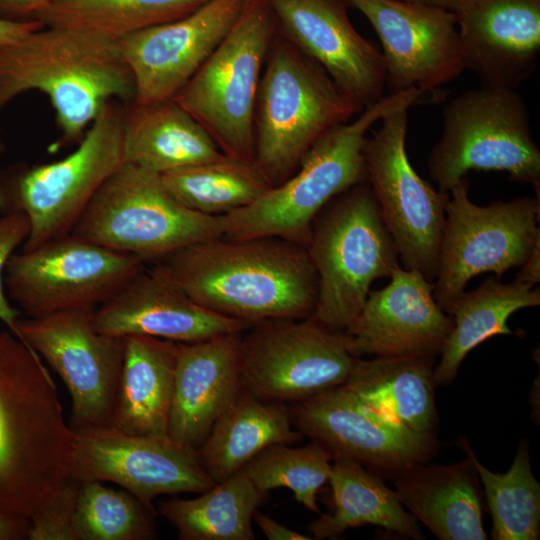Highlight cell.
Segmentation results:
<instances>
[{
    "label": "cell",
    "mask_w": 540,
    "mask_h": 540,
    "mask_svg": "<svg viewBox=\"0 0 540 540\" xmlns=\"http://www.w3.org/2000/svg\"><path fill=\"white\" fill-rule=\"evenodd\" d=\"M253 520L269 540H311V536L301 534L263 514L258 509L254 512Z\"/></svg>",
    "instance_id": "41"
},
{
    "label": "cell",
    "mask_w": 540,
    "mask_h": 540,
    "mask_svg": "<svg viewBox=\"0 0 540 540\" xmlns=\"http://www.w3.org/2000/svg\"><path fill=\"white\" fill-rule=\"evenodd\" d=\"M463 178L449 191L441 235L434 298L445 311L482 273L497 278L521 267L540 241V199L521 197L480 206Z\"/></svg>",
    "instance_id": "11"
},
{
    "label": "cell",
    "mask_w": 540,
    "mask_h": 540,
    "mask_svg": "<svg viewBox=\"0 0 540 540\" xmlns=\"http://www.w3.org/2000/svg\"><path fill=\"white\" fill-rule=\"evenodd\" d=\"M125 339L111 426L132 435L168 436L178 342L145 335Z\"/></svg>",
    "instance_id": "27"
},
{
    "label": "cell",
    "mask_w": 540,
    "mask_h": 540,
    "mask_svg": "<svg viewBox=\"0 0 540 540\" xmlns=\"http://www.w3.org/2000/svg\"><path fill=\"white\" fill-rule=\"evenodd\" d=\"M189 499L161 501L157 512L181 540H254V512L267 493L240 469L226 480Z\"/></svg>",
    "instance_id": "32"
},
{
    "label": "cell",
    "mask_w": 540,
    "mask_h": 540,
    "mask_svg": "<svg viewBox=\"0 0 540 540\" xmlns=\"http://www.w3.org/2000/svg\"><path fill=\"white\" fill-rule=\"evenodd\" d=\"M277 30L315 60L360 110L384 97L381 51L352 25L345 0H267Z\"/></svg>",
    "instance_id": "20"
},
{
    "label": "cell",
    "mask_w": 540,
    "mask_h": 540,
    "mask_svg": "<svg viewBox=\"0 0 540 540\" xmlns=\"http://www.w3.org/2000/svg\"><path fill=\"white\" fill-rule=\"evenodd\" d=\"M400 1L435 5V6H440V7L450 9L454 0H400Z\"/></svg>",
    "instance_id": "45"
},
{
    "label": "cell",
    "mask_w": 540,
    "mask_h": 540,
    "mask_svg": "<svg viewBox=\"0 0 540 540\" xmlns=\"http://www.w3.org/2000/svg\"><path fill=\"white\" fill-rule=\"evenodd\" d=\"M292 425L332 458L355 460L383 479L429 462L439 449L433 433L416 432L364 405L342 385L293 403Z\"/></svg>",
    "instance_id": "16"
},
{
    "label": "cell",
    "mask_w": 540,
    "mask_h": 540,
    "mask_svg": "<svg viewBox=\"0 0 540 540\" xmlns=\"http://www.w3.org/2000/svg\"><path fill=\"white\" fill-rule=\"evenodd\" d=\"M302 437L292 428L286 404L265 402L241 389L195 454L207 475L220 483L264 448L272 444L289 445Z\"/></svg>",
    "instance_id": "29"
},
{
    "label": "cell",
    "mask_w": 540,
    "mask_h": 540,
    "mask_svg": "<svg viewBox=\"0 0 540 540\" xmlns=\"http://www.w3.org/2000/svg\"><path fill=\"white\" fill-rule=\"evenodd\" d=\"M376 32L391 93L422 95L465 70L456 22L444 7L400 0H345Z\"/></svg>",
    "instance_id": "18"
},
{
    "label": "cell",
    "mask_w": 540,
    "mask_h": 540,
    "mask_svg": "<svg viewBox=\"0 0 540 540\" xmlns=\"http://www.w3.org/2000/svg\"><path fill=\"white\" fill-rule=\"evenodd\" d=\"M43 26V23L38 20L12 21L0 18V47L12 43Z\"/></svg>",
    "instance_id": "42"
},
{
    "label": "cell",
    "mask_w": 540,
    "mask_h": 540,
    "mask_svg": "<svg viewBox=\"0 0 540 540\" xmlns=\"http://www.w3.org/2000/svg\"><path fill=\"white\" fill-rule=\"evenodd\" d=\"M157 512L124 489L99 481L80 482L75 512L76 540H149Z\"/></svg>",
    "instance_id": "36"
},
{
    "label": "cell",
    "mask_w": 540,
    "mask_h": 540,
    "mask_svg": "<svg viewBox=\"0 0 540 540\" xmlns=\"http://www.w3.org/2000/svg\"><path fill=\"white\" fill-rule=\"evenodd\" d=\"M160 177L182 205L209 216L244 208L271 188L254 161L225 154Z\"/></svg>",
    "instance_id": "33"
},
{
    "label": "cell",
    "mask_w": 540,
    "mask_h": 540,
    "mask_svg": "<svg viewBox=\"0 0 540 540\" xmlns=\"http://www.w3.org/2000/svg\"><path fill=\"white\" fill-rule=\"evenodd\" d=\"M73 234L31 250L15 252L4 276L6 293L30 318L95 309L126 285L145 265Z\"/></svg>",
    "instance_id": "14"
},
{
    "label": "cell",
    "mask_w": 540,
    "mask_h": 540,
    "mask_svg": "<svg viewBox=\"0 0 540 540\" xmlns=\"http://www.w3.org/2000/svg\"><path fill=\"white\" fill-rule=\"evenodd\" d=\"M354 359L344 332L310 317L265 320L241 333V387L265 402L293 404L342 385Z\"/></svg>",
    "instance_id": "12"
},
{
    "label": "cell",
    "mask_w": 540,
    "mask_h": 540,
    "mask_svg": "<svg viewBox=\"0 0 540 540\" xmlns=\"http://www.w3.org/2000/svg\"><path fill=\"white\" fill-rule=\"evenodd\" d=\"M332 455L313 441L302 447L272 444L248 461L241 469L261 491L288 488L296 501L320 514L316 502L318 490L329 482Z\"/></svg>",
    "instance_id": "37"
},
{
    "label": "cell",
    "mask_w": 540,
    "mask_h": 540,
    "mask_svg": "<svg viewBox=\"0 0 540 540\" xmlns=\"http://www.w3.org/2000/svg\"><path fill=\"white\" fill-rule=\"evenodd\" d=\"M4 152H5V145H4V142L0 139V157L3 155Z\"/></svg>",
    "instance_id": "46"
},
{
    "label": "cell",
    "mask_w": 540,
    "mask_h": 540,
    "mask_svg": "<svg viewBox=\"0 0 540 540\" xmlns=\"http://www.w3.org/2000/svg\"><path fill=\"white\" fill-rule=\"evenodd\" d=\"M79 481L67 480L61 489L30 518L29 540H76L74 520Z\"/></svg>",
    "instance_id": "38"
},
{
    "label": "cell",
    "mask_w": 540,
    "mask_h": 540,
    "mask_svg": "<svg viewBox=\"0 0 540 540\" xmlns=\"http://www.w3.org/2000/svg\"><path fill=\"white\" fill-rule=\"evenodd\" d=\"M515 280L531 286L540 281V241L533 247Z\"/></svg>",
    "instance_id": "43"
},
{
    "label": "cell",
    "mask_w": 540,
    "mask_h": 540,
    "mask_svg": "<svg viewBox=\"0 0 540 540\" xmlns=\"http://www.w3.org/2000/svg\"><path fill=\"white\" fill-rule=\"evenodd\" d=\"M276 29L267 0H249L225 38L173 98L227 156L254 161L257 95Z\"/></svg>",
    "instance_id": "9"
},
{
    "label": "cell",
    "mask_w": 540,
    "mask_h": 540,
    "mask_svg": "<svg viewBox=\"0 0 540 540\" xmlns=\"http://www.w3.org/2000/svg\"><path fill=\"white\" fill-rule=\"evenodd\" d=\"M76 435L41 357L0 332V517L28 520L70 479Z\"/></svg>",
    "instance_id": "2"
},
{
    "label": "cell",
    "mask_w": 540,
    "mask_h": 540,
    "mask_svg": "<svg viewBox=\"0 0 540 540\" xmlns=\"http://www.w3.org/2000/svg\"><path fill=\"white\" fill-rule=\"evenodd\" d=\"M431 179L449 193L470 170L505 171L539 193L540 150L517 89L481 86L462 92L443 111V130L428 160Z\"/></svg>",
    "instance_id": "8"
},
{
    "label": "cell",
    "mask_w": 540,
    "mask_h": 540,
    "mask_svg": "<svg viewBox=\"0 0 540 540\" xmlns=\"http://www.w3.org/2000/svg\"><path fill=\"white\" fill-rule=\"evenodd\" d=\"M361 111L321 65L276 29L255 107L254 162L274 187L296 171L323 134Z\"/></svg>",
    "instance_id": "5"
},
{
    "label": "cell",
    "mask_w": 540,
    "mask_h": 540,
    "mask_svg": "<svg viewBox=\"0 0 540 540\" xmlns=\"http://www.w3.org/2000/svg\"><path fill=\"white\" fill-rule=\"evenodd\" d=\"M249 0H210L191 14L117 40L134 102L173 99L231 30Z\"/></svg>",
    "instance_id": "19"
},
{
    "label": "cell",
    "mask_w": 540,
    "mask_h": 540,
    "mask_svg": "<svg viewBox=\"0 0 540 540\" xmlns=\"http://www.w3.org/2000/svg\"><path fill=\"white\" fill-rule=\"evenodd\" d=\"M71 234L150 263L188 244L223 236V215L188 209L160 175L124 163L96 192Z\"/></svg>",
    "instance_id": "10"
},
{
    "label": "cell",
    "mask_w": 540,
    "mask_h": 540,
    "mask_svg": "<svg viewBox=\"0 0 540 540\" xmlns=\"http://www.w3.org/2000/svg\"><path fill=\"white\" fill-rule=\"evenodd\" d=\"M408 110L388 114L366 138V179L402 267L417 270L434 282L449 193L436 190L410 163Z\"/></svg>",
    "instance_id": "13"
},
{
    "label": "cell",
    "mask_w": 540,
    "mask_h": 540,
    "mask_svg": "<svg viewBox=\"0 0 540 540\" xmlns=\"http://www.w3.org/2000/svg\"><path fill=\"white\" fill-rule=\"evenodd\" d=\"M92 322L97 331L111 336L145 335L181 343L251 327L199 305L151 264L97 306Z\"/></svg>",
    "instance_id": "23"
},
{
    "label": "cell",
    "mask_w": 540,
    "mask_h": 540,
    "mask_svg": "<svg viewBox=\"0 0 540 540\" xmlns=\"http://www.w3.org/2000/svg\"><path fill=\"white\" fill-rule=\"evenodd\" d=\"M329 483L334 510L308 525L313 539H335L346 530L370 524L405 538L422 539L418 520L406 511L395 490L359 462L334 458Z\"/></svg>",
    "instance_id": "31"
},
{
    "label": "cell",
    "mask_w": 540,
    "mask_h": 540,
    "mask_svg": "<svg viewBox=\"0 0 540 540\" xmlns=\"http://www.w3.org/2000/svg\"><path fill=\"white\" fill-rule=\"evenodd\" d=\"M51 0H0V18L12 21L34 20Z\"/></svg>",
    "instance_id": "40"
},
{
    "label": "cell",
    "mask_w": 540,
    "mask_h": 540,
    "mask_svg": "<svg viewBox=\"0 0 540 540\" xmlns=\"http://www.w3.org/2000/svg\"><path fill=\"white\" fill-rule=\"evenodd\" d=\"M410 89L391 93L366 106L355 119L323 134L296 171L252 204L223 215V237L242 240L273 236L308 244L312 223L334 197L366 179L363 148L378 121L418 103Z\"/></svg>",
    "instance_id": "4"
},
{
    "label": "cell",
    "mask_w": 540,
    "mask_h": 540,
    "mask_svg": "<svg viewBox=\"0 0 540 540\" xmlns=\"http://www.w3.org/2000/svg\"><path fill=\"white\" fill-rule=\"evenodd\" d=\"M210 0H51L34 20L92 31L113 40L181 19Z\"/></svg>",
    "instance_id": "34"
},
{
    "label": "cell",
    "mask_w": 540,
    "mask_h": 540,
    "mask_svg": "<svg viewBox=\"0 0 540 540\" xmlns=\"http://www.w3.org/2000/svg\"><path fill=\"white\" fill-rule=\"evenodd\" d=\"M465 69L481 86L518 89L537 69L540 0H454Z\"/></svg>",
    "instance_id": "22"
},
{
    "label": "cell",
    "mask_w": 540,
    "mask_h": 540,
    "mask_svg": "<svg viewBox=\"0 0 540 540\" xmlns=\"http://www.w3.org/2000/svg\"><path fill=\"white\" fill-rule=\"evenodd\" d=\"M538 305L539 287L516 280L502 283L496 276L488 277L474 290L464 291L445 310L453 328L434 367L435 387L451 384L467 354L492 336H521V331L509 328L508 318L522 308Z\"/></svg>",
    "instance_id": "30"
},
{
    "label": "cell",
    "mask_w": 540,
    "mask_h": 540,
    "mask_svg": "<svg viewBox=\"0 0 540 540\" xmlns=\"http://www.w3.org/2000/svg\"><path fill=\"white\" fill-rule=\"evenodd\" d=\"M242 332L178 342L168 436L196 450L241 391Z\"/></svg>",
    "instance_id": "24"
},
{
    "label": "cell",
    "mask_w": 540,
    "mask_h": 540,
    "mask_svg": "<svg viewBox=\"0 0 540 540\" xmlns=\"http://www.w3.org/2000/svg\"><path fill=\"white\" fill-rule=\"evenodd\" d=\"M123 149L125 163L158 175L223 155L206 130L174 99L125 103Z\"/></svg>",
    "instance_id": "26"
},
{
    "label": "cell",
    "mask_w": 540,
    "mask_h": 540,
    "mask_svg": "<svg viewBox=\"0 0 540 540\" xmlns=\"http://www.w3.org/2000/svg\"><path fill=\"white\" fill-rule=\"evenodd\" d=\"M306 248L318 277V299L310 318L338 332L358 316L371 284L400 266L367 180L323 207Z\"/></svg>",
    "instance_id": "6"
},
{
    "label": "cell",
    "mask_w": 540,
    "mask_h": 540,
    "mask_svg": "<svg viewBox=\"0 0 540 540\" xmlns=\"http://www.w3.org/2000/svg\"><path fill=\"white\" fill-rule=\"evenodd\" d=\"M435 358L355 357L342 386L378 414L416 432L434 434L438 423Z\"/></svg>",
    "instance_id": "28"
},
{
    "label": "cell",
    "mask_w": 540,
    "mask_h": 540,
    "mask_svg": "<svg viewBox=\"0 0 540 540\" xmlns=\"http://www.w3.org/2000/svg\"><path fill=\"white\" fill-rule=\"evenodd\" d=\"M402 504L440 540H485L477 472L457 463L416 464L393 479Z\"/></svg>",
    "instance_id": "25"
},
{
    "label": "cell",
    "mask_w": 540,
    "mask_h": 540,
    "mask_svg": "<svg viewBox=\"0 0 540 540\" xmlns=\"http://www.w3.org/2000/svg\"><path fill=\"white\" fill-rule=\"evenodd\" d=\"M30 521L0 517V540L27 539Z\"/></svg>",
    "instance_id": "44"
},
{
    "label": "cell",
    "mask_w": 540,
    "mask_h": 540,
    "mask_svg": "<svg viewBox=\"0 0 540 540\" xmlns=\"http://www.w3.org/2000/svg\"><path fill=\"white\" fill-rule=\"evenodd\" d=\"M70 478L79 482L109 481L157 512L159 495L202 493L216 483L200 465L195 450L169 436H141L112 426L74 431Z\"/></svg>",
    "instance_id": "17"
},
{
    "label": "cell",
    "mask_w": 540,
    "mask_h": 540,
    "mask_svg": "<svg viewBox=\"0 0 540 540\" xmlns=\"http://www.w3.org/2000/svg\"><path fill=\"white\" fill-rule=\"evenodd\" d=\"M204 308L253 325L306 319L318 299L307 248L279 237L197 241L150 263Z\"/></svg>",
    "instance_id": "1"
},
{
    "label": "cell",
    "mask_w": 540,
    "mask_h": 540,
    "mask_svg": "<svg viewBox=\"0 0 540 540\" xmlns=\"http://www.w3.org/2000/svg\"><path fill=\"white\" fill-rule=\"evenodd\" d=\"M30 226L23 214H1L0 216V321L9 331L18 337L17 322L19 311L12 306L6 295L4 276L7 263L17 248L24 244L29 234Z\"/></svg>",
    "instance_id": "39"
},
{
    "label": "cell",
    "mask_w": 540,
    "mask_h": 540,
    "mask_svg": "<svg viewBox=\"0 0 540 540\" xmlns=\"http://www.w3.org/2000/svg\"><path fill=\"white\" fill-rule=\"evenodd\" d=\"M90 308L19 319L18 338L61 377L72 400L73 431L111 426L124 362L125 337L97 331Z\"/></svg>",
    "instance_id": "15"
},
{
    "label": "cell",
    "mask_w": 540,
    "mask_h": 540,
    "mask_svg": "<svg viewBox=\"0 0 540 540\" xmlns=\"http://www.w3.org/2000/svg\"><path fill=\"white\" fill-rule=\"evenodd\" d=\"M45 94L62 142H79L110 100L131 103L136 87L117 41L70 27L43 26L0 47V114L18 95Z\"/></svg>",
    "instance_id": "3"
},
{
    "label": "cell",
    "mask_w": 540,
    "mask_h": 540,
    "mask_svg": "<svg viewBox=\"0 0 540 540\" xmlns=\"http://www.w3.org/2000/svg\"><path fill=\"white\" fill-rule=\"evenodd\" d=\"M434 284L398 266L390 282L370 291L355 320L344 331L354 357L438 356L453 320L436 302Z\"/></svg>",
    "instance_id": "21"
},
{
    "label": "cell",
    "mask_w": 540,
    "mask_h": 540,
    "mask_svg": "<svg viewBox=\"0 0 540 540\" xmlns=\"http://www.w3.org/2000/svg\"><path fill=\"white\" fill-rule=\"evenodd\" d=\"M125 103L110 100L66 157L45 164H15L0 171V212L29 221L22 250L70 234L103 183L124 163Z\"/></svg>",
    "instance_id": "7"
},
{
    "label": "cell",
    "mask_w": 540,
    "mask_h": 540,
    "mask_svg": "<svg viewBox=\"0 0 540 540\" xmlns=\"http://www.w3.org/2000/svg\"><path fill=\"white\" fill-rule=\"evenodd\" d=\"M459 444L484 486L494 540H537L540 536V484L533 475L528 441L522 439L505 473L487 469L465 437Z\"/></svg>",
    "instance_id": "35"
}]
</instances>
